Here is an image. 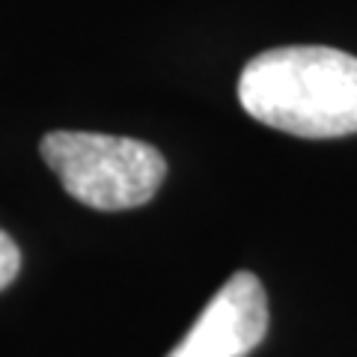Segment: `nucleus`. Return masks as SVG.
Segmentation results:
<instances>
[{"instance_id":"obj_1","label":"nucleus","mask_w":357,"mask_h":357,"mask_svg":"<svg viewBox=\"0 0 357 357\" xmlns=\"http://www.w3.org/2000/svg\"><path fill=\"white\" fill-rule=\"evenodd\" d=\"M238 102L295 137H345L357 131V57L325 45L271 48L244 66Z\"/></svg>"},{"instance_id":"obj_4","label":"nucleus","mask_w":357,"mask_h":357,"mask_svg":"<svg viewBox=\"0 0 357 357\" xmlns=\"http://www.w3.org/2000/svg\"><path fill=\"white\" fill-rule=\"evenodd\" d=\"M21 271V250L18 244L0 229V289H6Z\"/></svg>"},{"instance_id":"obj_2","label":"nucleus","mask_w":357,"mask_h":357,"mask_svg":"<svg viewBox=\"0 0 357 357\" xmlns=\"http://www.w3.org/2000/svg\"><path fill=\"white\" fill-rule=\"evenodd\" d=\"M39 152L63 191L96 211H126L149 203L167 176L164 155L131 137L51 131L42 137Z\"/></svg>"},{"instance_id":"obj_3","label":"nucleus","mask_w":357,"mask_h":357,"mask_svg":"<svg viewBox=\"0 0 357 357\" xmlns=\"http://www.w3.org/2000/svg\"><path fill=\"white\" fill-rule=\"evenodd\" d=\"M268 333V298L259 277L232 274L167 357H248Z\"/></svg>"}]
</instances>
